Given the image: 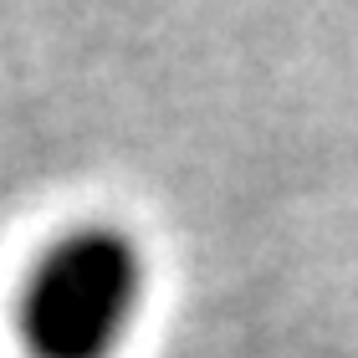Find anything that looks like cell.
<instances>
[{"label":"cell","mask_w":358,"mask_h":358,"mask_svg":"<svg viewBox=\"0 0 358 358\" xmlns=\"http://www.w3.org/2000/svg\"><path fill=\"white\" fill-rule=\"evenodd\" d=\"M143 302L138 246L108 225L52 241L21 292V338L31 358H113Z\"/></svg>","instance_id":"6da1fadb"}]
</instances>
